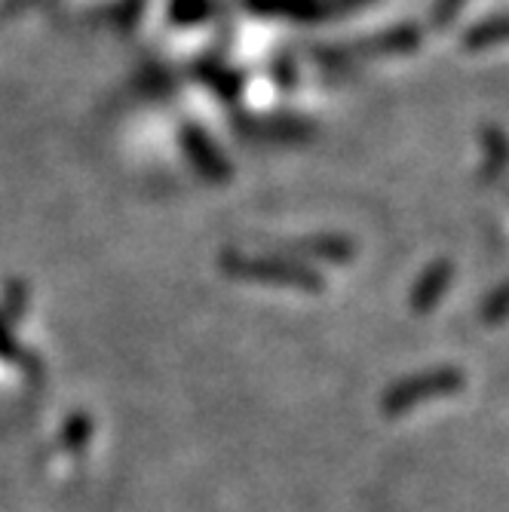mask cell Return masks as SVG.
Listing matches in <instances>:
<instances>
[{"label":"cell","instance_id":"2","mask_svg":"<svg viewBox=\"0 0 509 512\" xmlns=\"http://www.w3.org/2000/svg\"><path fill=\"white\" fill-rule=\"evenodd\" d=\"M460 7H464V0H439V4H436V25L451 22Z\"/></svg>","mask_w":509,"mask_h":512},{"label":"cell","instance_id":"1","mask_svg":"<svg viewBox=\"0 0 509 512\" xmlns=\"http://www.w3.org/2000/svg\"><path fill=\"white\" fill-rule=\"evenodd\" d=\"M503 40H509V16L506 19L485 22V25H479L476 31L467 34V46H470V50H485V46H497Z\"/></svg>","mask_w":509,"mask_h":512}]
</instances>
